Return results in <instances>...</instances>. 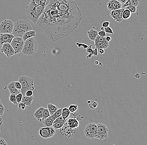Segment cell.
I'll return each instance as SVG.
<instances>
[{"mask_svg":"<svg viewBox=\"0 0 147 145\" xmlns=\"http://www.w3.org/2000/svg\"><path fill=\"white\" fill-rule=\"evenodd\" d=\"M82 18L73 0H50L37 24L52 42H56L73 32Z\"/></svg>","mask_w":147,"mask_h":145,"instance_id":"obj_1","label":"cell"},{"mask_svg":"<svg viewBox=\"0 0 147 145\" xmlns=\"http://www.w3.org/2000/svg\"><path fill=\"white\" fill-rule=\"evenodd\" d=\"M45 6L42 5H32L28 4L26 8V13L28 19L36 24L45 9Z\"/></svg>","mask_w":147,"mask_h":145,"instance_id":"obj_2","label":"cell"},{"mask_svg":"<svg viewBox=\"0 0 147 145\" xmlns=\"http://www.w3.org/2000/svg\"><path fill=\"white\" fill-rule=\"evenodd\" d=\"M33 30L32 25L25 20H20L14 23L12 34L15 37H22L27 32Z\"/></svg>","mask_w":147,"mask_h":145,"instance_id":"obj_3","label":"cell"},{"mask_svg":"<svg viewBox=\"0 0 147 145\" xmlns=\"http://www.w3.org/2000/svg\"><path fill=\"white\" fill-rule=\"evenodd\" d=\"M38 48V43L34 37L26 39L24 42V45L22 53L26 55H33L36 53Z\"/></svg>","mask_w":147,"mask_h":145,"instance_id":"obj_4","label":"cell"},{"mask_svg":"<svg viewBox=\"0 0 147 145\" xmlns=\"http://www.w3.org/2000/svg\"><path fill=\"white\" fill-rule=\"evenodd\" d=\"M18 81L22 84L21 93L23 95H25L26 92L28 90H34V80L30 77L23 75L19 77Z\"/></svg>","mask_w":147,"mask_h":145,"instance_id":"obj_5","label":"cell"},{"mask_svg":"<svg viewBox=\"0 0 147 145\" xmlns=\"http://www.w3.org/2000/svg\"><path fill=\"white\" fill-rule=\"evenodd\" d=\"M108 129L105 124L100 123L97 124V130L95 138L102 140L107 138L108 136Z\"/></svg>","mask_w":147,"mask_h":145,"instance_id":"obj_6","label":"cell"},{"mask_svg":"<svg viewBox=\"0 0 147 145\" xmlns=\"http://www.w3.org/2000/svg\"><path fill=\"white\" fill-rule=\"evenodd\" d=\"M14 23L12 20L5 19L0 24V32L1 34H12Z\"/></svg>","mask_w":147,"mask_h":145,"instance_id":"obj_7","label":"cell"},{"mask_svg":"<svg viewBox=\"0 0 147 145\" xmlns=\"http://www.w3.org/2000/svg\"><path fill=\"white\" fill-rule=\"evenodd\" d=\"M25 41L22 37H15L11 43V45L14 50L15 54H18L22 51Z\"/></svg>","mask_w":147,"mask_h":145,"instance_id":"obj_8","label":"cell"},{"mask_svg":"<svg viewBox=\"0 0 147 145\" xmlns=\"http://www.w3.org/2000/svg\"><path fill=\"white\" fill-rule=\"evenodd\" d=\"M97 124L95 123H90L87 124L84 130V134L85 136L89 139H93L95 138Z\"/></svg>","mask_w":147,"mask_h":145,"instance_id":"obj_9","label":"cell"},{"mask_svg":"<svg viewBox=\"0 0 147 145\" xmlns=\"http://www.w3.org/2000/svg\"><path fill=\"white\" fill-rule=\"evenodd\" d=\"M55 134L56 129L52 126L41 127L39 130V135L45 139L50 138L54 136Z\"/></svg>","mask_w":147,"mask_h":145,"instance_id":"obj_10","label":"cell"},{"mask_svg":"<svg viewBox=\"0 0 147 145\" xmlns=\"http://www.w3.org/2000/svg\"><path fill=\"white\" fill-rule=\"evenodd\" d=\"M1 52L8 58L15 55L14 50L10 43H5L2 45Z\"/></svg>","mask_w":147,"mask_h":145,"instance_id":"obj_11","label":"cell"},{"mask_svg":"<svg viewBox=\"0 0 147 145\" xmlns=\"http://www.w3.org/2000/svg\"><path fill=\"white\" fill-rule=\"evenodd\" d=\"M76 129H73L69 126L67 122L64 124V126L62 127L60 130V133L62 136H65L68 138H70L75 133Z\"/></svg>","mask_w":147,"mask_h":145,"instance_id":"obj_12","label":"cell"},{"mask_svg":"<svg viewBox=\"0 0 147 145\" xmlns=\"http://www.w3.org/2000/svg\"><path fill=\"white\" fill-rule=\"evenodd\" d=\"M124 9L125 8L110 11V16L115 22H121L123 20L122 14Z\"/></svg>","mask_w":147,"mask_h":145,"instance_id":"obj_13","label":"cell"},{"mask_svg":"<svg viewBox=\"0 0 147 145\" xmlns=\"http://www.w3.org/2000/svg\"><path fill=\"white\" fill-rule=\"evenodd\" d=\"M15 37L12 34H0V45L5 43L11 44L13 39Z\"/></svg>","mask_w":147,"mask_h":145,"instance_id":"obj_14","label":"cell"},{"mask_svg":"<svg viewBox=\"0 0 147 145\" xmlns=\"http://www.w3.org/2000/svg\"><path fill=\"white\" fill-rule=\"evenodd\" d=\"M122 4L117 0H110L107 3V9L109 11L119 9H122Z\"/></svg>","mask_w":147,"mask_h":145,"instance_id":"obj_15","label":"cell"},{"mask_svg":"<svg viewBox=\"0 0 147 145\" xmlns=\"http://www.w3.org/2000/svg\"><path fill=\"white\" fill-rule=\"evenodd\" d=\"M45 108L41 107L38 108L34 113V117L38 121V122H41L43 121V115Z\"/></svg>","mask_w":147,"mask_h":145,"instance_id":"obj_16","label":"cell"},{"mask_svg":"<svg viewBox=\"0 0 147 145\" xmlns=\"http://www.w3.org/2000/svg\"><path fill=\"white\" fill-rule=\"evenodd\" d=\"M67 123L68 125L71 128L73 129H76L79 126V121L78 119L73 117H70L67 121Z\"/></svg>","mask_w":147,"mask_h":145,"instance_id":"obj_17","label":"cell"},{"mask_svg":"<svg viewBox=\"0 0 147 145\" xmlns=\"http://www.w3.org/2000/svg\"><path fill=\"white\" fill-rule=\"evenodd\" d=\"M94 46L95 48H96L98 50V52L100 49H105L109 46V42H107V40L103 42H100V41L94 40Z\"/></svg>","mask_w":147,"mask_h":145,"instance_id":"obj_18","label":"cell"},{"mask_svg":"<svg viewBox=\"0 0 147 145\" xmlns=\"http://www.w3.org/2000/svg\"><path fill=\"white\" fill-rule=\"evenodd\" d=\"M15 82V81H12L10 82L8 84V86L6 87V88L9 90V92L11 94H15L16 95H17L20 92L19 90L16 88Z\"/></svg>","mask_w":147,"mask_h":145,"instance_id":"obj_19","label":"cell"},{"mask_svg":"<svg viewBox=\"0 0 147 145\" xmlns=\"http://www.w3.org/2000/svg\"><path fill=\"white\" fill-rule=\"evenodd\" d=\"M50 0H31L29 4L32 5H42L46 7Z\"/></svg>","mask_w":147,"mask_h":145,"instance_id":"obj_20","label":"cell"},{"mask_svg":"<svg viewBox=\"0 0 147 145\" xmlns=\"http://www.w3.org/2000/svg\"><path fill=\"white\" fill-rule=\"evenodd\" d=\"M87 34L89 39L90 41H93V42H94L96 37L98 35V32L93 28L87 31Z\"/></svg>","mask_w":147,"mask_h":145,"instance_id":"obj_21","label":"cell"},{"mask_svg":"<svg viewBox=\"0 0 147 145\" xmlns=\"http://www.w3.org/2000/svg\"><path fill=\"white\" fill-rule=\"evenodd\" d=\"M34 99V97L33 95L30 97L23 95L22 100L21 102L24 103L26 106H31Z\"/></svg>","mask_w":147,"mask_h":145,"instance_id":"obj_22","label":"cell"},{"mask_svg":"<svg viewBox=\"0 0 147 145\" xmlns=\"http://www.w3.org/2000/svg\"><path fill=\"white\" fill-rule=\"evenodd\" d=\"M139 3V0H127L125 3L122 5V8H125L126 6H129V5H133L137 7Z\"/></svg>","mask_w":147,"mask_h":145,"instance_id":"obj_23","label":"cell"},{"mask_svg":"<svg viewBox=\"0 0 147 145\" xmlns=\"http://www.w3.org/2000/svg\"><path fill=\"white\" fill-rule=\"evenodd\" d=\"M36 36V32L34 30H31L28 31L27 32L25 33L23 36L22 38L24 41H25L26 39L31 38L34 37Z\"/></svg>","mask_w":147,"mask_h":145,"instance_id":"obj_24","label":"cell"},{"mask_svg":"<svg viewBox=\"0 0 147 145\" xmlns=\"http://www.w3.org/2000/svg\"><path fill=\"white\" fill-rule=\"evenodd\" d=\"M55 120L51 117V115L49 117L46 118L42 121L43 124L45 127H52Z\"/></svg>","mask_w":147,"mask_h":145,"instance_id":"obj_25","label":"cell"},{"mask_svg":"<svg viewBox=\"0 0 147 145\" xmlns=\"http://www.w3.org/2000/svg\"><path fill=\"white\" fill-rule=\"evenodd\" d=\"M47 109L50 113V115H52L59 109L57 106L52 104H49L47 105Z\"/></svg>","mask_w":147,"mask_h":145,"instance_id":"obj_26","label":"cell"},{"mask_svg":"<svg viewBox=\"0 0 147 145\" xmlns=\"http://www.w3.org/2000/svg\"><path fill=\"white\" fill-rule=\"evenodd\" d=\"M70 114V111L69 110L68 108H62L61 116L64 119H68V118Z\"/></svg>","mask_w":147,"mask_h":145,"instance_id":"obj_27","label":"cell"},{"mask_svg":"<svg viewBox=\"0 0 147 145\" xmlns=\"http://www.w3.org/2000/svg\"><path fill=\"white\" fill-rule=\"evenodd\" d=\"M131 15V13L130 12V11L127 9H125L122 14V18L123 19L126 20L129 19Z\"/></svg>","mask_w":147,"mask_h":145,"instance_id":"obj_28","label":"cell"},{"mask_svg":"<svg viewBox=\"0 0 147 145\" xmlns=\"http://www.w3.org/2000/svg\"><path fill=\"white\" fill-rule=\"evenodd\" d=\"M62 111V108H59V109H58L53 115H51V116L54 120H55V119H57L58 117L61 116Z\"/></svg>","mask_w":147,"mask_h":145,"instance_id":"obj_29","label":"cell"},{"mask_svg":"<svg viewBox=\"0 0 147 145\" xmlns=\"http://www.w3.org/2000/svg\"><path fill=\"white\" fill-rule=\"evenodd\" d=\"M66 122H57L54 123L52 127L55 128V129H59L61 128L64 126V124Z\"/></svg>","mask_w":147,"mask_h":145,"instance_id":"obj_30","label":"cell"},{"mask_svg":"<svg viewBox=\"0 0 147 145\" xmlns=\"http://www.w3.org/2000/svg\"><path fill=\"white\" fill-rule=\"evenodd\" d=\"M9 101L11 103H13V104L15 105H17V102L16 100V95L15 94H11L9 96Z\"/></svg>","mask_w":147,"mask_h":145,"instance_id":"obj_31","label":"cell"},{"mask_svg":"<svg viewBox=\"0 0 147 145\" xmlns=\"http://www.w3.org/2000/svg\"><path fill=\"white\" fill-rule=\"evenodd\" d=\"M71 113H74L78 109V106L76 105H71L68 108Z\"/></svg>","mask_w":147,"mask_h":145,"instance_id":"obj_32","label":"cell"},{"mask_svg":"<svg viewBox=\"0 0 147 145\" xmlns=\"http://www.w3.org/2000/svg\"><path fill=\"white\" fill-rule=\"evenodd\" d=\"M125 9H127L129 10L131 13H134L136 12V7L135 6H133V5L126 6V7H125Z\"/></svg>","mask_w":147,"mask_h":145,"instance_id":"obj_33","label":"cell"},{"mask_svg":"<svg viewBox=\"0 0 147 145\" xmlns=\"http://www.w3.org/2000/svg\"><path fill=\"white\" fill-rule=\"evenodd\" d=\"M89 108L91 109H94L98 107V103L94 101H91V102L89 104Z\"/></svg>","mask_w":147,"mask_h":145,"instance_id":"obj_34","label":"cell"},{"mask_svg":"<svg viewBox=\"0 0 147 145\" xmlns=\"http://www.w3.org/2000/svg\"><path fill=\"white\" fill-rule=\"evenodd\" d=\"M50 114L49 111L47 108H45L44 113H43V120H45L46 118L50 116Z\"/></svg>","mask_w":147,"mask_h":145,"instance_id":"obj_35","label":"cell"},{"mask_svg":"<svg viewBox=\"0 0 147 145\" xmlns=\"http://www.w3.org/2000/svg\"><path fill=\"white\" fill-rule=\"evenodd\" d=\"M26 105L24 103L21 102L18 103V108L19 110L20 111H24L25 110L26 108Z\"/></svg>","mask_w":147,"mask_h":145,"instance_id":"obj_36","label":"cell"},{"mask_svg":"<svg viewBox=\"0 0 147 145\" xmlns=\"http://www.w3.org/2000/svg\"><path fill=\"white\" fill-rule=\"evenodd\" d=\"M23 94L22 93H19L16 95V99L17 103H19L22 102L23 98Z\"/></svg>","mask_w":147,"mask_h":145,"instance_id":"obj_37","label":"cell"},{"mask_svg":"<svg viewBox=\"0 0 147 145\" xmlns=\"http://www.w3.org/2000/svg\"><path fill=\"white\" fill-rule=\"evenodd\" d=\"M104 30L106 33H108V34H114L110 26L105 28Z\"/></svg>","mask_w":147,"mask_h":145,"instance_id":"obj_38","label":"cell"},{"mask_svg":"<svg viewBox=\"0 0 147 145\" xmlns=\"http://www.w3.org/2000/svg\"><path fill=\"white\" fill-rule=\"evenodd\" d=\"M5 111V108L3 105L0 102V116L3 115L4 114Z\"/></svg>","mask_w":147,"mask_h":145,"instance_id":"obj_39","label":"cell"},{"mask_svg":"<svg viewBox=\"0 0 147 145\" xmlns=\"http://www.w3.org/2000/svg\"><path fill=\"white\" fill-rule=\"evenodd\" d=\"M98 35L102 37H105L106 36V33L104 30H101L98 32Z\"/></svg>","mask_w":147,"mask_h":145,"instance_id":"obj_40","label":"cell"},{"mask_svg":"<svg viewBox=\"0 0 147 145\" xmlns=\"http://www.w3.org/2000/svg\"><path fill=\"white\" fill-rule=\"evenodd\" d=\"M15 85L16 88L18 90H21L22 88V84H21L19 82L16 81L15 82Z\"/></svg>","mask_w":147,"mask_h":145,"instance_id":"obj_41","label":"cell"},{"mask_svg":"<svg viewBox=\"0 0 147 145\" xmlns=\"http://www.w3.org/2000/svg\"><path fill=\"white\" fill-rule=\"evenodd\" d=\"M33 90H28L26 92L25 94V95L26 96H33Z\"/></svg>","mask_w":147,"mask_h":145,"instance_id":"obj_42","label":"cell"},{"mask_svg":"<svg viewBox=\"0 0 147 145\" xmlns=\"http://www.w3.org/2000/svg\"><path fill=\"white\" fill-rule=\"evenodd\" d=\"M110 22H104L102 24V27L103 28H106V27H108V26H109V25H110Z\"/></svg>","mask_w":147,"mask_h":145,"instance_id":"obj_43","label":"cell"},{"mask_svg":"<svg viewBox=\"0 0 147 145\" xmlns=\"http://www.w3.org/2000/svg\"><path fill=\"white\" fill-rule=\"evenodd\" d=\"M8 145V144L3 138L0 137V145Z\"/></svg>","mask_w":147,"mask_h":145,"instance_id":"obj_44","label":"cell"},{"mask_svg":"<svg viewBox=\"0 0 147 145\" xmlns=\"http://www.w3.org/2000/svg\"><path fill=\"white\" fill-rule=\"evenodd\" d=\"M91 47L92 45H90V47H88L87 48V53H89V54H90V53H91L92 52H93V50L92 49Z\"/></svg>","mask_w":147,"mask_h":145,"instance_id":"obj_45","label":"cell"},{"mask_svg":"<svg viewBox=\"0 0 147 145\" xmlns=\"http://www.w3.org/2000/svg\"><path fill=\"white\" fill-rule=\"evenodd\" d=\"M98 52H99L100 54H101V55H102L104 53H105V50L103 49H100L99 50H98Z\"/></svg>","mask_w":147,"mask_h":145,"instance_id":"obj_46","label":"cell"},{"mask_svg":"<svg viewBox=\"0 0 147 145\" xmlns=\"http://www.w3.org/2000/svg\"><path fill=\"white\" fill-rule=\"evenodd\" d=\"M117 1H119V3H120L122 5H123L124 3H125L127 1V0H117Z\"/></svg>","mask_w":147,"mask_h":145,"instance_id":"obj_47","label":"cell"},{"mask_svg":"<svg viewBox=\"0 0 147 145\" xmlns=\"http://www.w3.org/2000/svg\"><path fill=\"white\" fill-rule=\"evenodd\" d=\"M134 78L136 79H139L140 78V75L138 73H137L134 75Z\"/></svg>","mask_w":147,"mask_h":145,"instance_id":"obj_48","label":"cell"},{"mask_svg":"<svg viewBox=\"0 0 147 145\" xmlns=\"http://www.w3.org/2000/svg\"><path fill=\"white\" fill-rule=\"evenodd\" d=\"M106 39L107 42H110L111 40V37L110 36H106Z\"/></svg>","mask_w":147,"mask_h":145,"instance_id":"obj_49","label":"cell"},{"mask_svg":"<svg viewBox=\"0 0 147 145\" xmlns=\"http://www.w3.org/2000/svg\"><path fill=\"white\" fill-rule=\"evenodd\" d=\"M81 47H82L83 49H87L88 47V46L86 45H84V44H82Z\"/></svg>","mask_w":147,"mask_h":145,"instance_id":"obj_50","label":"cell"},{"mask_svg":"<svg viewBox=\"0 0 147 145\" xmlns=\"http://www.w3.org/2000/svg\"><path fill=\"white\" fill-rule=\"evenodd\" d=\"M95 63V65H97V64H98V61H95V63Z\"/></svg>","mask_w":147,"mask_h":145,"instance_id":"obj_51","label":"cell"},{"mask_svg":"<svg viewBox=\"0 0 147 145\" xmlns=\"http://www.w3.org/2000/svg\"><path fill=\"white\" fill-rule=\"evenodd\" d=\"M90 102H91L90 100H88V101H87V104H89L90 103Z\"/></svg>","mask_w":147,"mask_h":145,"instance_id":"obj_52","label":"cell"},{"mask_svg":"<svg viewBox=\"0 0 147 145\" xmlns=\"http://www.w3.org/2000/svg\"><path fill=\"white\" fill-rule=\"evenodd\" d=\"M1 99H0V102H1Z\"/></svg>","mask_w":147,"mask_h":145,"instance_id":"obj_53","label":"cell"}]
</instances>
